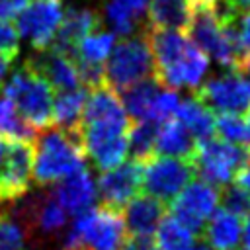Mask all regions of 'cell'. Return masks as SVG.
Masks as SVG:
<instances>
[{
    "label": "cell",
    "mask_w": 250,
    "mask_h": 250,
    "mask_svg": "<svg viewBox=\"0 0 250 250\" xmlns=\"http://www.w3.org/2000/svg\"><path fill=\"white\" fill-rule=\"evenodd\" d=\"M102 27V20H100V14L94 12V10H88V8H68L62 12V20L59 23V29L51 41V45L47 49H53V51H61L64 55H74V47L76 43Z\"/></svg>",
    "instance_id": "9a60e30c"
},
{
    "label": "cell",
    "mask_w": 250,
    "mask_h": 250,
    "mask_svg": "<svg viewBox=\"0 0 250 250\" xmlns=\"http://www.w3.org/2000/svg\"><path fill=\"white\" fill-rule=\"evenodd\" d=\"M250 158V148L246 145L229 143L217 135L209 139L195 141L191 150V162L195 166V176L221 188L232 182L236 170Z\"/></svg>",
    "instance_id": "5b68a950"
},
{
    "label": "cell",
    "mask_w": 250,
    "mask_h": 250,
    "mask_svg": "<svg viewBox=\"0 0 250 250\" xmlns=\"http://www.w3.org/2000/svg\"><path fill=\"white\" fill-rule=\"evenodd\" d=\"M0 250H25L23 227L6 215H0Z\"/></svg>",
    "instance_id": "f546056e"
},
{
    "label": "cell",
    "mask_w": 250,
    "mask_h": 250,
    "mask_svg": "<svg viewBox=\"0 0 250 250\" xmlns=\"http://www.w3.org/2000/svg\"><path fill=\"white\" fill-rule=\"evenodd\" d=\"M6 145H8V139L0 135V176H2V168H4V158H6Z\"/></svg>",
    "instance_id": "f35d334b"
},
{
    "label": "cell",
    "mask_w": 250,
    "mask_h": 250,
    "mask_svg": "<svg viewBox=\"0 0 250 250\" xmlns=\"http://www.w3.org/2000/svg\"><path fill=\"white\" fill-rule=\"evenodd\" d=\"M244 127H246V143L244 145L250 148V105L244 111Z\"/></svg>",
    "instance_id": "ab89813d"
},
{
    "label": "cell",
    "mask_w": 250,
    "mask_h": 250,
    "mask_svg": "<svg viewBox=\"0 0 250 250\" xmlns=\"http://www.w3.org/2000/svg\"><path fill=\"white\" fill-rule=\"evenodd\" d=\"M20 51V35L10 20H0V53L16 57Z\"/></svg>",
    "instance_id": "4dcf8cb0"
},
{
    "label": "cell",
    "mask_w": 250,
    "mask_h": 250,
    "mask_svg": "<svg viewBox=\"0 0 250 250\" xmlns=\"http://www.w3.org/2000/svg\"><path fill=\"white\" fill-rule=\"evenodd\" d=\"M0 135L20 141H33L37 135V129L18 111L12 98L4 92H0Z\"/></svg>",
    "instance_id": "d4e9b609"
},
{
    "label": "cell",
    "mask_w": 250,
    "mask_h": 250,
    "mask_svg": "<svg viewBox=\"0 0 250 250\" xmlns=\"http://www.w3.org/2000/svg\"><path fill=\"white\" fill-rule=\"evenodd\" d=\"M84 102H86V90L84 88L64 90V92H59L57 96H53L51 125L64 129V131H70V133H80Z\"/></svg>",
    "instance_id": "d6986e66"
},
{
    "label": "cell",
    "mask_w": 250,
    "mask_h": 250,
    "mask_svg": "<svg viewBox=\"0 0 250 250\" xmlns=\"http://www.w3.org/2000/svg\"><path fill=\"white\" fill-rule=\"evenodd\" d=\"M123 250H158L152 236H127Z\"/></svg>",
    "instance_id": "d6a6232c"
},
{
    "label": "cell",
    "mask_w": 250,
    "mask_h": 250,
    "mask_svg": "<svg viewBox=\"0 0 250 250\" xmlns=\"http://www.w3.org/2000/svg\"><path fill=\"white\" fill-rule=\"evenodd\" d=\"M160 123L154 119H141L133 121L127 141V154H131V160L143 164L150 156H154V143Z\"/></svg>",
    "instance_id": "cb8c5ba5"
},
{
    "label": "cell",
    "mask_w": 250,
    "mask_h": 250,
    "mask_svg": "<svg viewBox=\"0 0 250 250\" xmlns=\"http://www.w3.org/2000/svg\"><path fill=\"white\" fill-rule=\"evenodd\" d=\"M57 186L53 188V195L55 199L62 205V209L70 215L82 213L84 209L92 207L94 199H96V186L94 180L90 176V172L82 166L70 174H66L64 178H61L59 182H55Z\"/></svg>",
    "instance_id": "2e32d148"
},
{
    "label": "cell",
    "mask_w": 250,
    "mask_h": 250,
    "mask_svg": "<svg viewBox=\"0 0 250 250\" xmlns=\"http://www.w3.org/2000/svg\"><path fill=\"white\" fill-rule=\"evenodd\" d=\"M193 178L195 166L191 156L154 154L141 164V191L164 201L166 205Z\"/></svg>",
    "instance_id": "52a82bcc"
},
{
    "label": "cell",
    "mask_w": 250,
    "mask_h": 250,
    "mask_svg": "<svg viewBox=\"0 0 250 250\" xmlns=\"http://www.w3.org/2000/svg\"><path fill=\"white\" fill-rule=\"evenodd\" d=\"M23 64L27 68L35 70L39 76H43L53 86L55 92L80 88L78 68H76V62L70 55H64L61 51H53V49H43L31 57H27Z\"/></svg>",
    "instance_id": "4fadbf2b"
},
{
    "label": "cell",
    "mask_w": 250,
    "mask_h": 250,
    "mask_svg": "<svg viewBox=\"0 0 250 250\" xmlns=\"http://www.w3.org/2000/svg\"><path fill=\"white\" fill-rule=\"evenodd\" d=\"M115 45V33L113 31H104L102 27L84 35L76 47H74V61H86V62H100L104 64L107 55L111 53Z\"/></svg>",
    "instance_id": "484cf974"
},
{
    "label": "cell",
    "mask_w": 250,
    "mask_h": 250,
    "mask_svg": "<svg viewBox=\"0 0 250 250\" xmlns=\"http://www.w3.org/2000/svg\"><path fill=\"white\" fill-rule=\"evenodd\" d=\"M127 229L119 209L105 205L88 207L74 215V223L64 236L62 250H123Z\"/></svg>",
    "instance_id": "3957f363"
},
{
    "label": "cell",
    "mask_w": 250,
    "mask_h": 250,
    "mask_svg": "<svg viewBox=\"0 0 250 250\" xmlns=\"http://www.w3.org/2000/svg\"><path fill=\"white\" fill-rule=\"evenodd\" d=\"M215 135L236 145L246 143V127L240 113H215Z\"/></svg>",
    "instance_id": "f1b7e54d"
},
{
    "label": "cell",
    "mask_w": 250,
    "mask_h": 250,
    "mask_svg": "<svg viewBox=\"0 0 250 250\" xmlns=\"http://www.w3.org/2000/svg\"><path fill=\"white\" fill-rule=\"evenodd\" d=\"M199 238L211 250H240L242 217L219 207L205 221Z\"/></svg>",
    "instance_id": "e0dca14e"
},
{
    "label": "cell",
    "mask_w": 250,
    "mask_h": 250,
    "mask_svg": "<svg viewBox=\"0 0 250 250\" xmlns=\"http://www.w3.org/2000/svg\"><path fill=\"white\" fill-rule=\"evenodd\" d=\"M137 191H141V164L135 160L119 162L113 168L102 170L98 178L96 193L105 207L121 211Z\"/></svg>",
    "instance_id": "7c38bea8"
},
{
    "label": "cell",
    "mask_w": 250,
    "mask_h": 250,
    "mask_svg": "<svg viewBox=\"0 0 250 250\" xmlns=\"http://www.w3.org/2000/svg\"><path fill=\"white\" fill-rule=\"evenodd\" d=\"M131 125L133 121L119 94L107 82L88 88L80 121V139L84 152L98 170L113 168L125 160Z\"/></svg>",
    "instance_id": "6da1fadb"
},
{
    "label": "cell",
    "mask_w": 250,
    "mask_h": 250,
    "mask_svg": "<svg viewBox=\"0 0 250 250\" xmlns=\"http://www.w3.org/2000/svg\"><path fill=\"white\" fill-rule=\"evenodd\" d=\"M197 238H199L197 234H193L168 211L160 219L156 230L152 232V240L158 250H193L197 244Z\"/></svg>",
    "instance_id": "603a6c76"
},
{
    "label": "cell",
    "mask_w": 250,
    "mask_h": 250,
    "mask_svg": "<svg viewBox=\"0 0 250 250\" xmlns=\"http://www.w3.org/2000/svg\"><path fill=\"white\" fill-rule=\"evenodd\" d=\"M189 2L193 4V2H215V0H189Z\"/></svg>",
    "instance_id": "b9f144b4"
},
{
    "label": "cell",
    "mask_w": 250,
    "mask_h": 250,
    "mask_svg": "<svg viewBox=\"0 0 250 250\" xmlns=\"http://www.w3.org/2000/svg\"><path fill=\"white\" fill-rule=\"evenodd\" d=\"M195 139L189 131L176 119L170 117L160 123L154 143V154H170V156H191Z\"/></svg>",
    "instance_id": "7402d4cb"
},
{
    "label": "cell",
    "mask_w": 250,
    "mask_h": 250,
    "mask_svg": "<svg viewBox=\"0 0 250 250\" xmlns=\"http://www.w3.org/2000/svg\"><path fill=\"white\" fill-rule=\"evenodd\" d=\"M232 182L234 184H238L240 188H244V189H248L250 191V158L236 170V174H234V178H232Z\"/></svg>",
    "instance_id": "836d02e7"
},
{
    "label": "cell",
    "mask_w": 250,
    "mask_h": 250,
    "mask_svg": "<svg viewBox=\"0 0 250 250\" xmlns=\"http://www.w3.org/2000/svg\"><path fill=\"white\" fill-rule=\"evenodd\" d=\"M219 205V188L205 180L188 182L176 197L168 203V213L188 227L193 234L201 236L203 225Z\"/></svg>",
    "instance_id": "ba28073f"
},
{
    "label": "cell",
    "mask_w": 250,
    "mask_h": 250,
    "mask_svg": "<svg viewBox=\"0 0 250 250\" xmlns=\"http://www.w3.org/2000/svg\"><path fill=\"white\" fill-rule=\"evenodd\" d=\"M84 145L80 133H70L55 125L37 131L33 139V172L37 186H53L66 174L84 166Z\"/></svg>",
    "instance_id": "7a4b0ae2"
},
{
    "label": "cell",
    "mask_w": 250,
    "mask_h": 250,
    "mask_svg": "<svg viewBox=\"0 0 250 250\" xmlns=\"http://www.w3.org/2000/svg\"><path fill=\"white\" fill-rule=\"evenodd\" d=\"M129 6H131V10L135 12V14H143L145 12V8H146V0H125Z\"/></svg>",
    "instance_id": "74e56055"
},
{
    "label": "cell",
    "mask_w": 250,
    "mask_h": 250,
    "mask_svg": "<svg viewBox=\"0 0 250 250\" xmlns=\"http://www.w3.org/2000/svg\"><path fill=\"white\" fill-rule=\"evenodd\" d=\"M232 70H238L244 78L250 80V51H244V53L240 55V59L236 61V64H234Z\"/></svg>",
    "instance_id": "e575fe53"
},
{
    "label": "cell",
    "mask_w": 250,
    "mask_h": 250,
    "mask_svg": "<svg viewBox=\"0 0 250 250\" xmlns=\"http://www.w3.org/2000/svg\"><path fill=\"white\" fill-rule=\"evenodd\" d=\"M105 16H107L115 35L133 33L135 25L139 21V14H135L125 0H109L105 6Z\"/></svg>",
    "instance_id": "4316f807"
},
{
    "label": "cell",
    "mask_w": 250,
    "mask_h": 250,
    "mask_svg": "<svg viewBox=\"0 0 250 250\" xmlns=\"http://www.w3.org/2000/svg\"><path fill=\"white\" fill-rule=\"evenodd\" d=\"M191 16L189 0H150L148 4V25L164 29H188Z\"/></svg>",
    "instance_id": "44dd1931"
},
{
    "label": "cell",
    "mask_w": 250,
    "mask_h": 250,
    "mask_svg": "<svg viewBox=\"0 0 250 250\" xmlns=\"http://www.w3.org/2000/svg\"><path fill=\"white\" fill-rule=\"evenodd\" d=\"M105 61L104 78L115 92H121L146 76H154V62L145 33L113 45Z\"/></svg>",
    "instance_id": "8992f818"
},
{
    "label": "cell",
    "mask_w": 250,
    "mask_h": 250,
    "mask_svg": "<svg viewBox=\"0 0 250 250\" xmlns=\"http://www.w3.org/2000/svg\"><path fill=\"white\" fill-rule=\"evenodd\" d=\"M162 88L164 86L158 82L156 76H146V78L123 88L121 92H117L127 115L131 117V121H141V119L148 117L152 102Z\"/></svg>",
    "instance_id": "ac0fdd59"
},
{
    "label": "cell",
    "mask_w": 250,
    "mask_h": 250,
    "mask_svg": "<svg viewBox=\"0 0 250 250\" xmlns=\"http://www.w3.org/2000/svg\"><path fill=\"white\" fill-rule=\"evenodd\" d=\"M12 62H14V57H10L6 53H0V88H2V84H4V80L8 76V72H10Z\"/></svg>",
    "instance_id": "d590c367"
},
{
    "label": "cell",
    "mask_w": 250,
    "mask_h": 250,
    "mask_svg": "<svg viewBox=\"0 0 250 250\" xmlns=\"http://www.w3.org/2000/svg\"><path fill=\"white\" fill-rule=\"evenodd\" d=\"M61 0H31L16 14V31L35 51H43L51 45L59 23L62 20Z\"/></svg>",
    "instance_id": "9c48e42d"
},
{
    "label": "cell",
    "mask_w": 250,
    "mask_h": 250,
    "mask_svg": "<svg viewBox=\"0 0 250 250\" xmlns=\"http://www.w3.org/2000/svg\"><path fill=\"white\" fill-rule=\"evenodd\" d=\"M174 117L189 131L195 141L209 139L215 135V113L195 96L186 102H180Z\"/></svg>",
    "instance_id": "ffe728a7"
},
{
    "label": "cell",
    "mask_w": 250,
    "mask_h": 250,
    "mask_svg": "<svg viewBox=\"0 0 250 250\" xmlns=\"http://www.w3.org/2000/svg\"><path fill=\"white\" fill-rule=\"evenodd\" d=\"M193 250H211V248H209L207 244H195V248H193Z\"/></svg>",
    "instance_id": "60d3db41"
},
{
    "label": "cell",
    "mask_w": 250,
    "mask_h": 250,
    "mask_svg": "<svg viewBox=\"0 0 250 250\" xmlns=\"http://www.w3.org/2000/svg\"><path fill=\"white\" fill-rule=\"evenodd\" d=\"M33 172V141L8 139L0 176V205L12 203L27 193Z\"/></svg>",
    "instance_id": "8fae6325"
},
{
    "label": "cell",
    "mask_w": 250,
    "mask_h": 250,
    "mask_svg": "<svg viewBox=\"0 0 250 250\" xmlns=\"http://www.w3.org/2000/svg\"><path fill=\"white\" fill-rule=\"evenodd\" d=\"M219 203H221V207H225L230 213L244 219L250 213V191L240 188L234 182L232 184L229 182L219 188Z\"/></svg>",
    "instance_id": "83f0119b"
},
{
    "label": "cell",
    "mask_w": 250,
    "mask_h": 250,
    "mask_svg": "<svg viewBox=\"0 0 250 250\" xmlns=\"http://www.w3.org/2000/svg\"><path fill=\"white\" fill-rule=\"evenodd\" d=\"M2 92L12 98L18 111L39 131L51 125L53 115V86L25 64L16 68L10 80L2 86Z\"/></svg>",
    "instance_id": "277c9868"
},
{
    "label": "cell",
    "mask_w": 250,
    "mask_h": 250,
    "mask_svg": "<svg viewBox=\"0 0 250 250\" xmlns=\"http://www.w3.org/2000/svg\"><path fill=\"white\" fill-rule=\"evenodd\" d=\"M240 250H250V213L244 217V223H242V238H240Z\"/></svg>",
    "instance_id": "8d00e7d4"
},
{
    "label": "cell",
    "mask_w": 250,
    "mask_h": 250,
    "mask_svg": "<svg viewBox=\"0 0 250 250\" xmlns=\"http://www.w3.org/2000/svg\"><path fill=\"white\" fill-rule=\"evenodd\" d=\"M193 96L213 113H244L250 105V80L238 70L201 82Z\"/></svg>",
    "instance_id": "30bf717a"
},
{
    "label": "cell",
    "mask_w": 250,
    "mask_h": 250,
    "mask_svg": "<svg viewBox=\"0 0 250 250\" xmlns=\"http://www.w3.org/2000/svg\"><path fill=\"white\" fill-rule=\"evenodd\" d=\"M168 205L145 191H137L121 209L129 236H152Z\"/></svg>",
    "instance_id": "5bb4252c"
},
{
    "label": "cell",
    "mask_w": 250,
    "mask_h": 250,
    "mask_svg": "<svg viewBox=\"0 0 250 250\" xmlns=\"http://www.w3.org/2000/svg\"><path fill=\"white\" fill-rule=\"evenodd\" d=\"M232 27L236 31L238 43L244 51H250V10L232 14Z\"/></svg>",
    "instance_id": "1f68e13d"
}]
</instances>
